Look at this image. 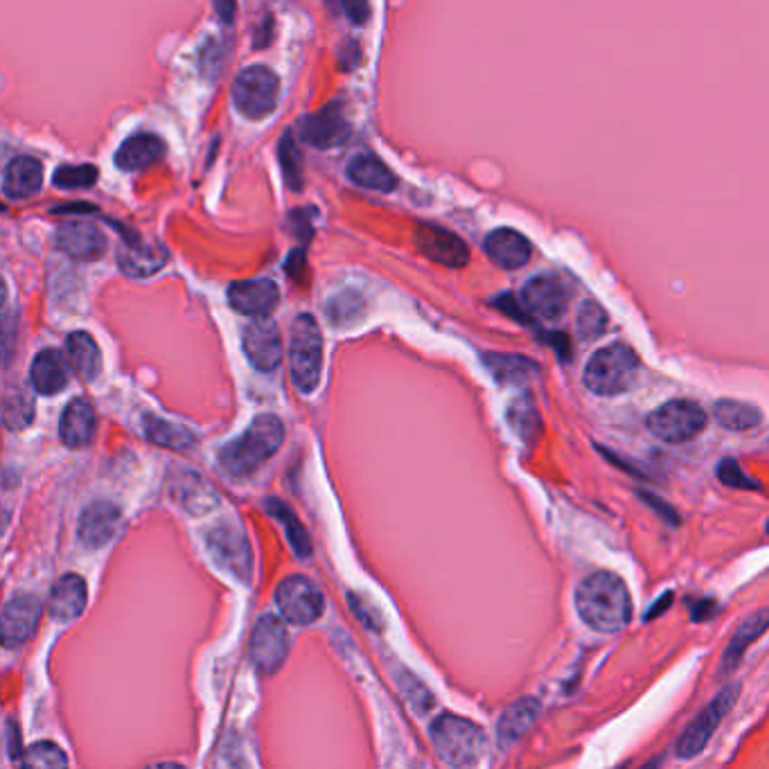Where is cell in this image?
Here are the masks:
<instances>
[{
  "label": "cell",
  "mask_w": 769,
  "mask_h": 769,
  "mask_svg": "<svg viewBox=\"0 0 769 769\" xmlns=\"http://www.w3.org/2000/svg\"><path fill=\"white\" fill-rule=\"evenodd\" d=\"M508 422L512 431H515L521 440H526V443H535L539 431H542V418H539L537 406L528 395H521L510 404Z\"/></svg>",
  "instance_id": "34"
},
{
  "label": "cell",
  "mask_w": 769,
  "mask_h": 769,
  "mask_svg": "<svg viewBox=\"0 0 769 769\" xmlns=\"http://www.w3.org/2000/svg\"><path fill=\"white\" fill-rule=\"evenodd\" d=\"M86 607V582L68 573L61 576L50 594V612L59 621H73Z\"/></svg>",
  "instance_id": "28"
},
{
  "label": "cell",
  "mask_w": 769,
  "mask_h": 769,
  "mask_svg": "<svg viewBox=\"0 0 769 769\" xmlns=\"http://www.w3.org/2000/svg\"><path fill=\"white\" fill-rule=\"evenodd\" d=\"M539 711H542V702L537 697H521L515 704H510L506 711L501 713L497 724V740L501 749H508L524 736V733L533 727Z\"/></svg>",
  "instance_id": "24"
},
{
  "label": "cell",
  "mask_w": 769,
  "mask_h": 769,
  "mask_svg": "<svg viewBox=\"0 0 769 769\" xmlns=\"http://www.w3.org/2000/svg\"><path fill=\"white\" fill-rule=\"evenodd\" d=\"M228 303L233 309L253 318L269 316L280 303V289L269 278L240 280L228 287Z\"/></svg>",
  "instance_id": "16"
},
{
  "label": "cell",
  "mask_w": 769,
  "mask_h": 769,
  "mask_svg": "<svg viewBox=\"0 0 769 769\" xmlns=\"http://www.w3.org/2000/svg\"><path fill=\"white\" fill-rule=\"evenodd\" d=\"M55 244L61 253L79 262L100 260L106 251L104 233L91 222H64L57 228Z\"/></svg>",
  "instance_id": "17"
},
{
  "label": "cell",
  "mask_w": 769,
  "mask_h": 769,
  "mask_svg": "<svg viewBox=\"0 0 769 769\" xmlns=\"http://www.w3.org/2000/svg\"><path fill=\"white\" fill-rule=\"evenodd\" d=\"M576 325L582 339L596 341L600 334L607 330V312L596 303V300H587V303H582L580 307Z\"/></svg>",
  "instance_id": "40"
},
{
  "label": "cell",
  "mask_w": 769,
  "mask_h": 769,
  "mask_svg": "<svg viewBox=\"0 0 769 769\" xmlns=\"http://www.w3.org/2000/svg\"><path fill=\"white\" fill-rule=\"evenodd\" d=\"M343 14L355 25H364L370 19V3L368 0H341Z\"/></svg>",
  "instance_id": "44"
},
{
  "label": "cell",
  "mask_w": 769,
  "mask_h": 769,
  "mask_svg": "<svg viewBox=\"0 0 769 769\" xmlns=\"http://www.w3.org/2000/svg\"><path fill=\"white\" fill-rule=\"evenodd\" d=\"M767 533H769V524H767Z\"/></svg>",
  "instance_id": "51"
},
{
  "label": "cell",
  "mask_w": 769,
  "mask_h": 769,
  "mask_svg": "<svg viewBox=\"0 0 769 769\" xmlns=\"http://www.w3.org/2000/svg\"><path fill=\"white\" fill-rule=\"evenodd\" d=\"M738 695H740V684L724 686L722 691L713 697V702L706 704L702 713L684 729L682 738H679L675 745V756L682 760H691L695 756H700L704 747L709 745L713 731L720 727L724 715H727L731 711V706L736 704Z\"/></svg>",
  "instance_id": "8"
},
{
  "label": "cell",
  "mask_w": 769,
  "mask_h": 769,
  "mask_svg": "<svg viewBox=\"0 0 769 769\" xmlns=\"http://www.w3.org/2000/svg\"><path fill=\"white\" fill-rule=\"evenodd\" d=\"M215 10L224 23H231L235 16V0H215Z\"/></svg>",
  "instance_id": "48"
},
{
  "label": "cell",
  "mask_w": 769,
  "mask_h": 769,
  "mask_svg": "<svg viewBox=\"0 0 769 769\" xmlns=\"http://www.w3.org/2000/svg\"><path fill=\"white\" fill-rule=\"evenodd\" d=\"M172 492L176 501H179L188 512H194V515L212 510L219 501L215 490H212L201 476L190 474V472H181L179 479L172 481Z\"/></svg>",
  "instance_id": "30"
},
{
  "label": "cell",
  "mask_w": 769,
  "mask_h": 769,
  "mask_svg": "<svg viewBox=\"0 0 769 769\" xmlns=\"http://www.w3.org/2000/svg\"><path fill=\"white\" fill-rule=\"evenodd\" d=\"M267 510L271 512V517H276L282 526L287 530L289 544L294 546V551L298 553V558H309L312 553V544H309V535L307 530L300 524L298 517L294 515V510L278 499H267Z\"/></svg>",
  "instance_id": "35"
},
{
  "label": "cell",
  "mask_w": 769,
  "mask_h": 769,
  "mask_svg": "<svg viewBox=\"0 0 769 769\" xmlns=\"http://www.w3.org/2000/svg\"><path fill=\"white\" fill-rule=\"evenodd\" d=\"M348 179L361 188L377 192H393L397 188L395 174L373 154H357L348 163Z\"/></svg>",
  "instance_id": "29"
},
{
  "label": "cell",
  "mask_w": 769,
  "mask_h": 769,
  "mask_svg": "<svg viewBox=\"0 0 769 769\" xmlns=\"http://www.w3.org/2000/svg\"><path fill=\"white\" fill-rule=\"evenodd\" d=\"M713 415L715 422H718L722 429L729 431L756 429L760 420H763V415H760L756 406L738 400H720L713 406Z\"/></svg>",
  "instance_id": "33"
},
{
  "label": "cell",
  "mask_w": 769,
  "mask_h": 769,
  "mask_svg": "<svg viewBox=\"0 0 769 769\" xmlns=\"http://www.w3.org/2000/svg\"><path fill=\"white\" fill-rule=\"evenodd\" d=\"M415 244H418V249L427 255L429 260L445 264V267L461 269L470 262V249H467V244L452 231H447V228L422 224L418 233H415Z\"/></svg>",
  "instance_id": "15"
},
{
  "label": "cell",
  "mask_w": 769,
  "mask_h": 769,
  "mask_svg": "<svg viewBox=\"0 0 769 769\" xmlns=\"http://www.w3.org/2000/svg\"><path fill=\"white\" fill-rule=\"evenodd\" d=\"M276 603L280 614L291 625H309L323 614L325 600L312 580L305 576H289L278 585Z\"/></svg>",
  "instance_id": "10"
},
{
  "label": "cell",
  "mask_w": 769,
  "mask_h": 769,
  "mask_svg": "<svg viewBox=\"0 0 769 769\" xmlns=\"http://www.w3.org/2000/svg\"><path fill=\"white\" fill-rule=\"evenodd\" d=\"M165 154L161 138L152 134H136L127 138L116 152V167L122 172H138L154 165Z\"/></svg>",
  "instance_id": "27"
},
{
  "label": "cell",
  "mask_w": 769,
  "mask_h": 769,
  "mask_svg": "<svg viewBox=\"0 0 769 769\" xmlns=\"http://www.w3.org/2000/svg\"><path fill=\"white\" fill-rule=\"evenodd\" d=\"M670 603H673V594H666L664 598H661V600H657V603H654L652 605V609H650V612L648 614H645V621H652V618H657L659 614H664L666 612V609H668V605Z\"/></svg>",
  "instance_id": "49"
},
{
  "label": "cell",
  "mask_w": 769,
  "mask_h": 769,
  "mask_svg": "<svg viewBox=\"0 0 769 769\" xmlns=\"http://www.w3.org/2000/svg\"><path fill=\"white\" fill-rule=\"evenodd\" d=\"M41 618V603L34 596H16L5 605L3 612V641L19 645L34 634Z\"/></svg>",
  "instance_id": "19"
},
{
  "label": "cell",
  "mask_w": 769,
  "mask_h": 769,
  "mask_svg": "<svg viewBox=\"0 0 769 769\" xmlns=\"http://www.w3.org/2000/svg\"><path fill=\"white\" fill-rule=\"evenodd\" d=\"M167 262V251L158 244H145L138 237L122 242L118 249V264L129 278H147L161 271Z\"/></svg>",
  "instance_id": "21"
},
{
  "label": "cell",
  "mask_w": 769,
  "mask_h": 769,
  "mask_svg": "<svg viewBox=\"0 0 769 769\" xmlns=\"http://www.w3.org/2000/svg\"><path fill=\"white\" fill-rule=\"evenodd\" d=\"M715 609H718V605H715V600L711 598H704V600H697V603L693 605L691 609V616L693 621L702 623V621H709V618L715 614Z\"/></svg>",
  "instance_id": "46"
},
{
  "label": "cell",
  "mask_w": 769,
  "mask_h": 769,
  "mask_svg": "<svg viewBox=\"0 0 769 769\" xmlns=\"http://www.w3.org/2000/svg\"><path fill=\"white\" fill-rule=\"evenodd\" d=\"M95 411L86 400H73L59 422V436L66 447H86L95 436Z\"/></svg>",
  "instance_id": "25"
},
{
  "label": "cell",
  "mask_w": 769,
  "mask_h": 769,
  "mask_svg": "<svg viewBox=\"0 0 769 769\" xmlns=\"http://www.w3.org/2000/svg\"><path fill=\"white\" fill-rule=\"evenodd\" d=\"M706 411L691 400H673L648 415V429L664 443L682 445L706 429Z\"/></svg>",
  "instance_id": "7"
},
{
  "label": "cell",
  "mask_w": 769,
  "mask_h": 769,
  "mask_svg": "<svg viewBox=\"0 0 769 769\" xmlns=\"http://www.w3.org/2000/svg\"><path fill=\"white\" fill-rule=\"evenodd\" d=\"M21 765L23 767H32V769H59L68 765V758L64 751H61L55 742H37L32 745L28 751H23L21 756Z\"/></svg>",
  "instance_id": "39"
},
{
  "label": "cell",
  "mask_w": 769,
  "mask_h": 769,
  "mask_svg": "<svg viewBox=\"0 0 769 769\" xmlns=\"http://www.w3.org/2000/svg\"><path fill=\"white\" fill-rule=\"evenodd\" d=\"M289 654V634L278 616H262L251 634V659L262 675H273Z\"/></svg>",
  "instance_id": "11"
},
{
  "label": "cell",
  "mask_w": 769,
  "mask_h": 769,
  "mask_svg": "<svg viewBox=\"0 0 769 769\" xmlns=\"http://www.w3.org/2000/svg\"><path fill=\"white\" fill-rule=\"evenodd\" d=\"M639 497H641L645 503H648V506H650L654 512H659V517H664V519L668 521V524H673V526L679 524L677 512H675L673 508H670L668 503L659 501L657 497H654V494H648V492H639Z\"/></svg>",
  "instance_id": "45"
},
{
  "label": "cell",
  "mask_w": 769,
  "mask_h": 769,
  "mask_svg": "<svg viewBox=\"0 0 769 769\" xmlns=\"http://www.w3.org/2000/svg\"><path fill=\"white\" fill-rule=\"evenodd\" d=\"M68 364L70 361L57 350H43L32 361L30 379L34 391L41 395H52L64 391L68 384Z\"/></svg>",
  "instance_id": "26"
},
{
  "label": "cell",
  "mask_w": 769,
  "mask_h": 769,
  "mask_svg": "<svg viewBox=\"0 0 769 769\" xmlns=\"http://www.w3.org/2000/svg\"><path fill=\"white\" fill-rule=\"evenodd\" d=\"M639 357L625 343L600 348L585 366V386L594 395L614 397L627 393L639 377Z\"/></svg>",
  "instance_id": "3"
},
{
  "label": "cell",
  "mask_w": 769,
  "mask_h": 769,
  "mask_svg": "<svg viewBox=\"0 0 769 769\" xmlns=\"http://www.w3.org/2000/svg\"><path fill=\"white\" fill-rule=\"evenodd\" d=\"M298 134L314 149H332L341 145L350 136V122L346 111H343V104L334 100L312 116H305L298 122Z\"/></svg>",
  "instance_id": "12"
},
{
  "label": "cell",
  "mask_w": 769,
  "mask_h": 769,
  "mask_svg": "<svg viewBox=\"0 0 769 769\" xmlns=\"http://www.w3.org/2000/svg\"><path fill=\"white\" fill-rule=\"evenodd\" d=\"M280 79L267 66H251L237 75L233 84L235 109L249 120H264L276 111Z\"/></svg>",
  "instance_id": "6"
},
{
  "label": "cell",
  "mask_w": 769,
  "mask_h": 769,
  "mask_svg": "<svg viewBox=\"0 0 769 769\" xmlns=\"http://www.w3.org/2000/svg\"><path fill=\"white\" fill-rule=\"evenodd\" d=\"M16 738H19V733H16V729H14V724L12 722H7V740H10V742H14ZM7 751H10V756L12 758H19L21 756V751H19V747H10V749H7Z\"/></svg>",
  "instance_id": "50"
},
{
  "label": "cell",
  "mask_w": 769,
  "mask_h": 769,
  "mask_svg": "<svg viewBox=\"0 0 769 769\" xmlns=\"http://www.w3.org/2000/svg\"><path fill=\"white\" fill-rule=\"evenodd\" d=\"M431 742L436 747L438 756L452 767H470L476 765L483 756L485 733L472 720L458 718V715H440L431 727Z\"/></svg>",
  "instance_id": "4"
},
{
  "label": "cell",
  "mask_w": 769,
  "mask_h": 769,
  "mask_svg": "<svg viewBox=\"0 0 769 769\" xmlns=\"http://www.w3.org/2000/svg\"><path fill=\"white\" fill-rule=\"evenodd\" d=\"M485 366L490 368V373L497 377L501 384L515 386L530 382L537 373L535 361L521 355H497V352H490V355H485Z\"/></svg>",
  "instance_id": "32"
},
{
  "label": "cell",
  "mask_w": 769,
  "mask_h": 769,
  "mask_svg": "<svg viewBox=\"0 0 769 769\" xmlns=\"http://www.w3.org/2000/svg\"><path fill=\"white\" fill-rule=\"evenodd\" d=\"M289 368L300 393L316 391L323 370V337L314 316L300 314L291 325Z\"/></svg>",
  "instance_id": "5"
},
{
  "label": "cell",
  "mask_w": 769,
  "mask_h": 769,
  "mask_svg": "<svg viewBox=\"0 0 769 769\" xmlns=\"http://www.w3.org/2000/svg\"><path fill=\"white\" fill-rule=\"evenodd\" d=\"M32 420V402L21 388L7 395L5 400V422L10 429H21Z\"/></svg>",
  "instance_id": "41"
},
{
  "label": "cell",
  "mask_w": 769,
  "mask_h": 769,
  "mask_svg": "<svg viewBox=\"0 0 769 769\" xmlns=\"http://www.w3.org/2000/svg\"><path fill=\"white\" fill-rule=\"evenodd\" d=\"M278 161H280V170H282V176H285L287 188L294 192L303 190V183H305L303 154H300L294 134H289V131L282 136L278 145Z\"/></svg>",
  "instance_id": "36"
},
{
  "label": "cell",
  "mask_w": 769,
  "mask_h": 769,
  "mask_svg": "<svg viewBox=\"0 0 769 769\" xmlns=\"http://www.w3.org/2000/svg\"><path fill=\"white\" fill-rule=\"evenodd\" d=\"M282 438H285V427L276 415H258L240 438L222 449L219 463L231 476H249L278 452Z\"/></svg>",
  "instance_id": "2"
},
{
  "label": "cell",
  "mask_w": 769,
  "mask_h": 769,
  "mask_svg": "<svg viewBox=\"0 0 769 769\" xmlns=\"http://www.w3.org/2000/svg\"><path fill=\"white\" fill-rule=\"evenodd\" d=\"M97 176H100V172H97L95 165H61L59 170L52 174V183H55L59 190H86L93 188Z\"/></svg>",
  "instance_id": "38"
},
{
  "label": "cell",
  "mask_w": 769,
  "mask_h": 769,
  "mask_svg": "<svg viewBox=\"0 0 769 769\" xmlns=\"http://www.w3.org/2000/svg\"><path fill=\"white\" fill-rule=\"evenodd\" d=\"M488 258L501 269H521L533 255V246L524 235L512 231V228H497L483 244Z\"/></svg>",
  "instance_id": "20"
},
{
  "label": "cell",
  "mask_w": 769,
  "mask_h": 769,
  "mask_svg": "<svg viewBox=\"0 0 769 769\" xmlns=\"http://www.w3.org/2000/svg\"><path fill=\"white\" fill-rule=\"evenodd\" d=\"M578 616L591 630L614 634L630 623L632 598L625 582L612 571H596L576 589Z\"/></svg>",
  "instance_id": "1"
},
{
  "label": "cell",
  "mask_w": 769,
  "mask_h": 769,
  "mask_svg": "<svg viewBox=\"0 0 769 769\" xmlns=\"http://www.w3.org/2000/svg\"><path fill=\"white\" fill-rule=\"evenodd\" d=\"M66 350L70 366L84 379H95L102 370V352L91 334L73 332L66 341Z\"/></svg>",
  "instance_id": "31"
},
{
  "label": "cell",
  "mask_w": 769,
  "mask_h": 769,
  "mask_svg": "<svg viewBox=\"0 0 769 769\" xmlns=\"http://www.w3.org/2000/svg\"><path fill=\"white\" fill-rule=\"evenodd\" d=\"M526 312L539 321H558L569 307V289L558 276H537L521 289Z\"/></svg>",
  "instance_id": "13"
},
{
  "label": "cell",
  "mask_w": 769,
  "mask_h": 769,
  "mask_svg": "<svg viewBox=\"0 0 769 769\" xmlns=\"http://www.w3.org/2000/svg\"><path fill=\"white\" fill-rule=\"evenodd\" d=\"M767 630H769V607L758 609V612L745 618V621L738 625L736 634L731 636L727 650H724V654H722L720 675H731L742 661V654H745V650L756 639H760V636H763Z\"/></svg>",
  "instance_id": "23"
},
{
  "label": "cell",
  "mask_w": 769,
  "mask_h": 769,
  "mask_svg": "<svg viewBox=\"0 0 769 769\" xmlns=\"http://www.w3.org/2000/svg\"><path fill=\"white\" fill-rule=\"evenodd\" d=\"M208 548L219 567L231 571L240 580L251 578L253 558L244 530L233 521H222L208 533Z\"/></svg>",
  "instance_id": "9"
},
{
  "label": "cell",
  "mask_w": 769,
  "mask_h": 769,
  "mask_svg": "<svg viewBox=\"0 0 769 769\" xmlns=\"http://www.w3.org/2000/svg\"><path fill=\"white\" fill-rule=\"evenodd\" d=\"M718 479L733 490H758L760 485L756 479L742 472V467L733 458H724L718 465Z\"/></svg>",
  "instance_id": "42"
},
{
  "label": "cell",
  "mask_w": 769,
  "mask_h": 769,
  "mask_svg": "<svg viewBox=\"0 0 769 769\" xmlns=\"http://www.w3.org/2000/svg\"><path fill=\"white\" fill-rule=\"evenodd\" d=\"M145 436L152 440V443L170 449H188L194 443V436L188 429L158 420L154 415H147L145 418Z\"/></svg>",
  "instance_id": "37"
},
{
  "label": "cell",
  "mask_w": 769,
  "mask_h": 769,
  "mask_svg": "<svg viewBox=\"0 0 769 769\" xmlns=\"http://www.w3.org/2000/svg\"><path fill=\"white\" fill-rule=\"evenodd\" d=\"M494 305H497L501 312H506L510 318H515V321L519 323H530V314L526 312V307L521 300H517L512 294H503L499 296L497 300H494Z\"/></svg>",
  "instance_id": "43"
},
{
  "label": "cell",
  "mask_w": 769,
  "mask_h": 769,
  "mask_svg": "<svg viewBox=\"0 0 769 769\" xmlns=\"http://www.w3.org/2000/svg\"><path fill=\"white\" fill-rule=\"evenodd\" d=\"M546 337H548V339H546L548 346H553L555 352H558V355H560L562 359L571 357V341H569V337H564V334H560V332L546 334Z\"/></svg>",
  "instance_id": "47"
},
{
  "label": "cell",
  "mask_w": 769,
  "mask_h": 769,
  "mask_svg": "<svg viewBox=\"0 0 769 769\" xmlns=\"http://www.w3.org/2000/svg\"><path fill=\"white\" fill-rule=\"evenodd\" d=\"M242 346L251 364L260 373H273L282 364V339L278 325L262 316L244 327Z\"/></svg>",
  "instance_id": "14"
},
{
  "label": "cell",
  "mask_w": 769,
  "mask_h": 769,
  "mask_svg": "<svg viewBox=\"0 0 769 769\" xmlns=\"http://www.w3.org/2000/svg\"><path fill=\"white\" fill-rule=\"evenodd\" d=\"M120 526V510L109 501H95L82 512V519H79V542L86 548L106 546L118 535Z\"/></svg>",
  "instance_id": "18"
},
{
  "label": "cell",
  "mask_w": 769,
  "mask_h": 769,
  "mask_svg": "<svg viewBox=\"0 0 769 769\" xmlns=\"http://www.w3.org/2000/svg\"><path fill=\"white\" fill-rule=\"evenodd\" d=\"M43 165L32 156H16L3 172V192L7 199H30L41 190Z\"/></svg>",
  "instance_id": "22"
}]
</instances>
